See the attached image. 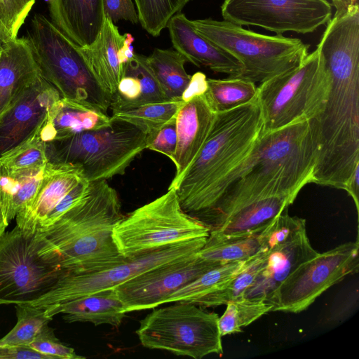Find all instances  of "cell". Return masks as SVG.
I'll list each match as a JSON object with an SVG mask.
<instances>
[{
    "instance_id": "obj_21",
    "label": "cell",
    "mask_w": 359,
    "mask_h": 359,
    "mask_svg": "<svg viewBox=\"0 0 359 359\" xmlns=\"http://www.w3.org/2000/svg\"><path fill=\"white\" fill-rule=\"evenodd\" d=\"M40 75L26 37L0 46V114Z\"/></svg>"
},
{
    "instance_id": "obj_13",
    "label": "cell",
    "mask_w": 359,
    "mask_h": 359,
    "mask_svg": "<svg viewBox=\"0 0 359 359\" xmlns=\"http://www.w3.org/2000/svg\"><path fill=\"white\" fill-rule=\"evenodd\" d=\"M208 237L180 242L143 254L108 268L86 273H65L45 294L29 304L46 308L104 290L112 289L155 267L197 253Z\"/></svg>"
},
{
    "instance_id": "obj_34",
    "label": "cell",
    "mask_w": 359,
    "mask_h": 359,
    "mask_svg": "<svg viewBox=\"0 0 359 359\" xmlns=\"http://www.w3.org/2000/svg\"><path fill=\"white\" fill-rule=\"evenodd\" d=\"M17 323L14 327L0 339V346H29L42 330L52 320L46 308L29 304L15 305Z\"/></svg>"
},
{
    "instance_id": "obj_32",
    "label": "cell",
    "mask_w": 359,
    "mask_h": 359,
    "mask_svg": "<svg viewBox=\"0 0 359 359\" xmlns=\"http://www.w3.org/2000/svg\"><path fill=\"white\" fill-rule=\"evenodd\" d=\"M206 98L215 112L233 109L257 97L255 83L240 78L207 79Z\"/></svg>"
},
{
    "instance_id": "obj_5",
    "label": "cell",
    "mask_w": 359,
    "mask_h": 359,
    "mask_svg": "<svg viewBox=\"0 0 359 359\" xmlns=\"http://www.w3.org/2000/svg\"><path fill=\"white\" fill-rule=\"evenodd\" d=\"M26 39L40 74L62 98L108 114L111 98L95 79L81 47L41 13L32 18Z\"/></svg>"
},
{
    "instance_id": "obj_38",
    "label": "cell",
    "mask_w": 359,
    "mask_h": 359,
    "mask_svg": "<svg viewBox=\"0 0 359 359\" xmlns=\"http://www.w3.org/2000/svg\"><path fill=\"white\" fill-rule=\"evenodd\" d=\"M267 252L261 250L245 261L242 269L217 296L215 306L226 304L231 299L244 296L264 267Z\"/></svg>"
},
{
    "instance_id": "obj_14",
    "label": "cell",
    "mask_w": 359,
    "mask_h": 359,
    "mask_svg": "<svg viewBox=\"0 0 359 359\" xmlns=\"http://www.w3.org/2000/svg\"><path fill=\"white\" fill-rule=\"evenodd\" d=\"M221 12L224 20L277 35L311 33L327 25L332 14L327 0H224Z\"/></svg>"
},
{
    "instance_id": "obj_3",
    "label": "cell",
    "mask_w": 359,
    "mask_h": 359,
    "mask_svg": "<svg viewBox=\"0 0 359 359\" xmlns=\"http://www.w3.org/2000/svg\"><path fill=\"white\" fill-rule=\"evenodd\" d=\"M116 190L107 180L90 183L83 197L53 224L35 232L39 255L67 273L102 270L126 260L113 238L123 218Z\"/></svg>"
},
{
    "instance_id": "obj_22",
    "label": "cell",
    "mask_w": 359,
    "mask_h": 359,
    "mask_svg": "<svg viewBox=\"0 0 359 359\" xmlns=\"http://www.w3.org/2000/svg\"><path fill=\"white\" fill-rule=\"evenodd\" d=\"M53 23L81 48L98 36L105 19L102 0H49Z\"/></svg>"
},
{
    "instance_id": "obj_42",
    "label": "cell",
    "mask_w": 359,
    "mask_h": 359,
    "mask_svg": "<svg viewBox=\"0 0 359 359\" xmlns=\"http://www.w3.org/2000/svg\"><path fill=\"white\" fill-rule=\"evenodd\" d=\"M104 17L114 24L124 20L133 24L139 22L138 14L132 0H102Z\"/></svg>"
},
{
    "instance_id": "obj_24",
    "label": "cell",
    "mask_w": 359,
    "mask_h": 359,
    "mask_svg": "<svg viewBox=\"0 0 359 359\" xmlns=\"http://www.w3.org/2000/svg\"><path fill=\"white\" fill-rule=\"evenodd\" d=\"M124 40L118 27L105 18L102 29L95 41L87 48H82L93 75L111 98L123 76V66L118 59V50Z\"/></svg>"
},
{
    "instance_id": "obj_20",
    "label": "cell",
    "mask_w": 359,
    "mask_h": 359,
    "mask_svg": "<svg viewBox=\"0 0 359 359\" xmlns=\"http://www.w3.org/2000/svg\"><path fill=\"white\" fill-rule=\"evenodd\" d=\"M318 252L311 245L306 231L267 252L266 264L244 297L265 299L302 263Z\"/></svg>"
},
{
    "instance_id": "obj_25",
    "label": "cell",
    "mask_w": 359,
    "mask_h": 359,
    "mask_svg": "<svg viewBox=\"0 0 359 359\" xmlns=\"http://www.w3.org/2000/svg\"><path fill=\"white\" fill-rule=\"evenodd\" d=\"M53 317L63 313L67 323L88 322L118 327L127 313L114 290L107 289L46 307Z\"/></svg>"
},
{
    "instance_id": "obj_36",
    "label": "cell",
    "mask_w": 359,
    "mask_h": 359,
    "mask_svg": "<svg viewBox=\"0 0 359 359\" xmlns=\"http://www.w3.org/2000/svg\"><path fill=\"white\" fill-rule=\"evenodd\" d=\"M48 163L39 131L0 158V166L11 171L42 168Z\"/></svg>"
},
{
    "instance_id": "obj_46",
    "label": "cell",
    "mask_w": 359,
    "mask_h": 359,
    "mask_svg": "<svg viewBox=\"0 0 359 359\" xmlns=\"http://www.w3.org/2000/svg\"><path fill=\"white\" fill-rule=\"evenodd\" d=\"M123 35L124 40L118 53L119 62L123 66L130 60L135 55L133 47V36L130 33H126Z\"/></svg>"
},
{
    "instance_id": "obj_26",
    "label": "cell",
    "mask_w": 359,
    "mask_h": 359,
    "mask_svg": "<svg viewBox=\"0 0 359 359\" xmlns=\"http://www.w3.org/2000/svg\"><path fill=\"white\" fill-rule=\"evenodd\" d=\"M111 116L60 97L49 109L46 122L39 130L45 142L80 133L104 128Z\"/></svg>"
},
{
    "instance_id": "obj_12",
    "label": "cell",
    "mask_w": 359,
    "mask_h": 359,
    "mask_svg": "<svg viewBox=\"0 0 359 359\" xmlns=\"http://www.w3.org/2000/svg\"><path fill=\"white\" fill-rule=\"evenodd\" d=\"M359 245L348 242L299 265L266 299L271 311L298 313L331 286L358 271Z\"/></svg>"
},
{
    "instance_id": "obj_50",
    "label": "cell",
    "mask_w": 359,
    "mask_h": 359,
    "mask_svg": "<svg viewBox=\"0 0 359 359\" xmlns=\"http://www.w3.org/2000/svg\"><path fill=\"white\" fill-rule=\"evenodd\" d=\"M34 1H36V0H34Z\"/></svg>"
},
{
    "instance_id": "obj_35",
    "label": "cell",
    "mask_w": 359,
    "mask_h": 359,
    "mask_svg": "<svg viewBox=\"0 0 359 359\" xmlns=\"http://www.w3.org/2000/svg\"><path fill=\"white\" fill-rule=\"evenodd\" d=\"M191 0H134L139 22L151 36H158L173 15Z\"/></svg>"
},
{
    "instance_id": "obj_47",
    "label": "cell",
    "mask_w": 359,
    "mask_h": 359,
    "mask_svg": "<svg viewBox=\"0 0 359 359\" xmlns=\"http://www.w3.org/2000/svg\"><path fill=\"white\" fill-rule=\"evenodd\" d=\"M332 5L335 8L334 14L339 15L346 12L351 6L358 4V0H331Z\"/></svg>"
},
{
    "instance_id": "obj_10",
    "label": "cell",
    "mask_w": 359,
    "mask_h": 359,
    "mask_svg": "<svg viewBox=\"0 0 359 359\" xmlns=\"http://www.w3.org/2000/svg\"><path fill=\"white\" fill-rule=\"evenodd\" d=\"M154 309L140 321L136 334L149 349L194 359L223 353L219 316L187 302Z\"/></svg>"
},
{
    "instance_id": "obj_9",
    "label": "cell",
    "mask_w": 359,
    "mask_h": 359,
    "mask_svg": "<svg viewBox=\"0 0 359 359\" xmlns=\"http://www.w3.org/2000/svg\"><path fill=\"white\" fill-rule=\"evenodd\" d=\"M208 236L204 224L183 211L173 189L124 216L113 231L117 249L127 259Z\"/></svg>"
},
{
    "instance_id": "obj_7",
    "label": "cell",
    "mask_w": 359,
    "mask_h": 359,
    "mask_svg": "<svg viewBox=\"0 0 359 359\" xmlns=\"http://www.w3.org/2000/svg\"><path fill=\"white\" fill-rule=\"evenodd\" d=\"M329 88V74L317 48L296 67L261 83L257 100L262 134L316 119L323 112Z\"/></svg>"
},
{
    "instance_id": "obj_39",
    "label": "cell",
    "mask_w": 359,
    "mask_h": 359,
    "mask_svg": "<svg viewBox=\"0 0 359 359\" xmlns=\"http://www.w3.org/2000/svg\"><path fill=\"white\" fill-rule=\"evenodd\" d=\"M31 348L48 356L50 359H81L75 351L63 344L55 335L53 330L46 325L29 344Z\"/></svg>"
},
{
    "instance_id": "obj_18",
    "label": "cell",
    "mask_w": 359,
    "mask_h": 359,
    "mask_svg": "<svg viewBox=\"0 0 359 359\" xmlns=\"http://www.w3.org/2000/svg\"><path fill=\"white\" fill-rule=\"evenodd\" d=\"M216 112L204 94L184 102L175 118L177 146L172 160L175 174L170 184L176 182L194 162L209 135Z\"/></svg>"
},
{
    "instance_id": "obj_27",
    "label": "cell",
    "mask_w": 359,
    "mask_h": 359,
    "mask_svg": "<svg viewBox=\"0 0 359 359\" xmlns=\"http://www.w3.org/2000/svg\"><path fill=\"white\" fill-rule=\"evenodd\" d=\"M245 261L225 263L207 271L175 292L164 304L187 302L200 306H215L217 296L239 273Z\"/></svg>"
},
{
    "instance_id": "obj_1",
    "label": "cell",
    "mask_w": 359,
    "mask_h": 359,
    "mask_svg": "<svg viewBox=\"0 0 359 359\" xmlns=\"http://www.w3.org/2000/svg\"><path fill=\"white\" fill-rule=\"evenodd\" d=\"M330 76L323 112L312 120L318 153L314 183L344 189L359 165V23L331 20L317 46Z\"/></svg>"
},
{
    "instance_id": "obj_4",
    "label": "cell",
    "mask_w": 359,
    "mask_h": 359,
    "mask_svg": "<svg viewBox=\"0 0 359 359\" xmlns=\"http://www.w3.org/2000/svg\"><path fill=\"white\" fill-rule=\"evenodd\" d=\"M257 97L233 109L216 113L198 155L169 189L180 206L203 224L215 204L226 178L251 154L263 133Z\"/></svg>"
},
{
    "instance_id": "obj_48",
    "label": "cell",
    "mask_w": 359,
    "mask_h": 359,
    "mask_svg": "<svg viewBox=\"0 0 359 359\" xmlns=\"http://www.w3.org/2000/svg\"><path fill=\"white\" fill-rule=\"evenodd\" d=\"M11 39L12 38L10 34L7 31L6 27L0 20V46Z\"/></svg>"
},
{
    "instance_id": "obj_40",
    "label": "cell",
    "mask_w": 359,
    "mask_h": 359,
    "mask_svg": "<svg viewBox=\"0 0 359 359\" xmlns=\"http://www.w3.org/2000/svg\"><path fill=\"white\" fill-rule=\"evenodd\" d=\"M34 3V0H0V20L12 39L17 38Z\"/></svg>"
},
{
    "instance_id": "obj_31",
    "label": "cell",
    "mask_w": 359,
    "mask_h": 359,
    "mask_svg": "<svg viewBox=\"0 0 359 359\" xmlns=\"http://www.w3.org/2000/svg\"><path fill=\"white\" fill-rule=\"evenodd\" d=\"M262 230L228 239H217L208 236L197 255L205 260L219 264L245 261L262 250Z\"/></svg>"
},
{
    "instance_id": "obj_41",
    "label": "cell",
    "mask_w": 359,
    "mask_h": 359,
    "mask_svg": "<svg viewBox=\"0 0 359 359\" xmlns=\"http://www.w3.org/2000/svg\"><path fill=\"white\" fill-rule=\"evenodd\" d=\"M175 118L147 140L146 149L161 153L172 160L177 146Z\"/></svg>"
},
{
    "instance_id": "obj_33",
    "label": "cell",
    "mask_w": 359,
    "mask_h": 359,
    "mask_svg": "<svg viewBox=\"0 0 359 359\" xmlns=\"http://www.w3.org/2000/svg\"><path fill=\"white\" fill-rule=\"evenodd\" d=\"M218 324L221 337L242 332L261 316L271 312L272 306L262 299L240 297L229 301Z\"/></svg>"
},
{
    "instance_id": "obj_30",
    "label": "cell",
    "mask_w": 359,
    "mask_h": 359,
    "mask_svg": "<svg viewBox=\"0 0 359 359\" xmlns=\"http://www.w3.org/2000/svg\"><path fill=\"white\" fill-rule=\"evenodd\" d=\"M184 103L181 97H176L131 109L114 111L111 117L135 126L147 135V140L176 117Z\"/></svg>"
},
{
    "instance_id": "obj_2",
    "label": "cell",
    "mask_w": 359,
    "mask_h": 359,
    "mask_svg": "<svg viewBox=\"0 0 359 359\" xmlns=\"http://www.w3.org/2000/svg\"><path fill=\"white\" fill-rule=\"evenodd\" d=\"M318 153L311 121L262 134L249 156L223 182L203 224L210 233L258 201L276 196L296 199L305 185L314 183Z\"/></svg>"
},
{
    "instance_id": "obj_45",
    "label": "cell",
    "mask_w": 359,
    "mask_h": 359,
    "mask_svg": "<svg viewBox=\"0 0 359 359\" xmlns=\"http://www.w3.org/2000/svg\"><path fill=\"white\" fill-rule=\"evenodd\" d=\"M344 191L347 192V194L351 197L353 199L357 214L358 215L359 212V199H358V195H359V165H357L346 182V184L344 187Z\"/></svg>"
},
{
    "instance_id": "obj_37",
    "label": "cell",
    "mask_w": 359,
    "mask_h": 359,
    "mask_svg": "<svg viewBox=\"0 0 359 359\" xmlns=\"http://www.w3.org/2000/svg\"><path fill=\"white\" fill-rule=\"evenodd\" d=\"M306 231V220L290 216L287 211L273 218L261 231L262 250L269 251Z\"/></svg>"
},
{
    "instance_id": "obj_44",
    "label": "cell",
    "mask_w": 359,
    "mask_h": 359,
    "mask_svg": "<svg viewBox=\"0 0 359 359\" xmlns=\"http://www.w3.org/2000/svg\"><path fill=\"white\" fill-rule=\"evenodd\" d=\"M208 89V81L205 74L201 72L191 76V79L184 90L181 98L186 102L193 97L204 94Z\"/></svg>"
},
{
    "instance_id": "obj_29",
    "label": "cell",
    "mask_w": 359,
    "mask_h": 359,
    "mask_svg": "<svg viewBox=\"0 0 359 359\" xmlns=\"http://www.w3.org/2000/svg\"><path fill=\"white\" fill-rule=\"evenodd\" d=\"M147 62L165 98L181 97L191 79L184 68L187 59L176 50L155 48Z\"/></svg>"
},
{
    "instance_id": "obj_17",
    "label": "cell",
    "mask_w": 359,
    "mask_h": 359,
    "mask_svg": "<svg viewBox=\"0 0 359 359\" xmlns=\"http://www.w3.org/2000/svg\"><path fill=\"white\" fill-rule=\"evenodd\" d=\"M83 178L76 166L48 162L34 197L15 217L16 226L28 233L46 227L55 208Z\"/></svg>"
},
{
    "instance_id": "obj_19",
    "label": "cell",
    "mask_w": 359,
    "mask_h": 359,
    "mask_svg": "<svg viewBox=\"0 0 359 359\" xmlns=\"http://www.w3.org/2000/svg\"><path fill=\"white\" fill-rule=\"evenodd\" d=\"M174 48L188 62L196 67L205 66L216 73L238 77L242 65L231 55L199 34L191 20L179 12L172 17L167 25Z\"/></svg>"
},
{
    "instance_id": "obj_16",
    "label": "cell",
    "mask_w": 359,
    "mask_h": 359,
    "mask_svg": "<svg viewBox=\"0 0 359 359\" xmlns=\"http://www.w3.org/2000/svg\"><path fill=\"white\" fill-rule=\"evenodd\" d=\"M59 92L40 74L0 114V158L38 133Z\"/></svg>"
},
{
    "instance_id": "obj_8",
    "label": "cell",
    "mask_w": 359,
    "mask_h": 359,
    "mask_svg": "<svg viewBox=\"0 0 359 359\" xmlns=\"http://www.w3.org/2000/svg\"><path fill=\"white\" fill-rule=\"evenodd\" d=\"M203 36L234 57L243 67L236 78L262 83L298 65L309 46L297 38L269 36L226 20H191Z\"/></svg>"
},
{
    "instance_id": "obj_11",
    "label": "cell",
    "mask_w": 359,
    "mask_h": 359,
    "mask_svg": "<svg viewBox=\"0 0 359 359\" xmlns=\"http://www.w3.org/2000/svg\"><path fill=\"white\" fill-rule=\"evenodd\" d=\"M65 273L39 255L35 233L15 226L0 238V305L29 304Z\"/></svg>"
},
{
    "instance_id": "obj_6",
    "label": "cell",
    "mask_w": 359,
    "mask_h": 359,
    "mask_svg": "<svg viewBox=\"0 0 359 359\" xmlns=\"http://www.w3.org/2000/svg\"><path fill=\"white\" fill-rule=\"evenodd\" d=\"M111 118L104 128L46 142L48 162L76 166L89 182L125 174L146 149L147 135L128 122Z\"/></svg>"
},
{
    "instance_id": "obj_15",
    "label": "cell",
    "mask_w": 359,
    "mask_h": 359,
    "mask_svg": "<svg viewBox=\"0 0 359 359\" xmlns=\"http://www.w3.org/2000/svg\"><path fill=\"white\" fill-rule=\"evenodd\" d=\"M197 253L155 267L114 287L126 313L155 309L175 292L219 265Z\"/></svg>"
},
{
    "instance_id": "obj_49",
    "label": "cell",
    "mask_w": 359,
    "mask_h": 359,
    "mask_svg": "<svg viewBox=\"0 0 359 359\" xmlns=\"http://www.w3.org/2000/svg\"><path fill=\"white\" fill-rule=\"evenodd\" d=\"M8 225V224L6 222L0 208V238L5 233V230Z\"/></svg>"
},
{
    "instance_id": "obj_43",
    "label": "cell",
    "mask_w": 359,
    "mask_h": 359,
    "mask_svg": "<svg viewBox=\"0 0 359 359\" xmlns=\"http://www.w3.org/2000/svg\"><path fill=\"white\" fill-rule=\"evenodd\" d=\"M0 359H50L27 346H0Z\"/></svg>"
},
{
    "instance_id": "obj_28",
    "label": "cell",
    "mask_w": 359,
    "mask_h": 359,
    "mask_svg": "<svg viewBox=\"0 0 359 359\" xmlns=\"http://www.w3.org/2000/svg\"><path fill=\"white\" fill-rule=\"evenodd\" d=\"M43 169L11 171L0 166V208L8 224L34 197Z\"/></svg>"
},
{
    "instance_id": "obj_23",
    "label": "cell",
    "mask_w": 359,
    "mask_h": 359,
    "mask_svg": "<svg viewBox=\"0 0 359 359\" xmlns=\"http://www.w3.org/2000/svg\"><path fill=\"white\" fill-rule=\"evenodd\" d=\"M167 100L147 62V56L135 53L123 66V76L111 97L112 112L128 110Z\"/></svg>"
}]
</instances>
